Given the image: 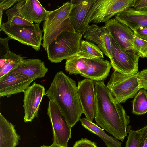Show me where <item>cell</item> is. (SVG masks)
Wrapping results in <instances>:
<instances>
[{"label":"cell","instance_id":"cell-1","mask_svg":"<svg viewBox=\"0 0 147 147\" xmlns=\"http://www.w3.org/2000/svg\"><path fill=\"white\" fill-rule=\"evenodd\" d=\"M94 86L96 124L117 139L123 141L127 136L130 117L121 104L113 96L104 81H95Z\"/></svg>","mask_w":147,"mask_h":147},{"label":"cell","instance_id":"cell-2","mask_svg":"<svg viewBox=\"0 0 147 147\" xmlns=\"http://www.w3.org/2000/svg\"><path fill=\"white\" fill-rule=\"evenodd\" d=\"M45 95L56 103L63 119L71 127L80 120L83 112L77 86L75 81L63 72L57 73Z\"/></svg>","mask_w":147,"mask_h":147},{"label":"cell","instance_id":"cell-3","mask_svg":"<svg viewBox=\"0 0 147 147\" xmlns=\"http://www.w3.org/2000/svg\"><path fill=\"white\" fill-rule=\"evenodd\" d=\"M76 6L74 0L67 1L58 9L49 11L42 27L43 48L46 51L54 39L62 32L74 30L69 18L73 9Z\"/></svg>","mask_w":147,"mask_h":147},{"label":"cell","instance_id":"cell-4","mask_svg":"<svg viewBox=\"0 0 147 147\" xmlns=\"http://www.w3.org/2000/svg\"><path fill=\"white\" fill-rule=\"evenodd\" d=\"M112 67L110 62L103 59H88L77 55L67 59L65 66L69 74H80L95 81L105 80Z\"/></svg>","mask_w":147,"mask_h":147},{"label":"cell","instance_id":"cell-5","mask_svg":"<svg viewBox=\"0 0 147 147\" xmlns=\"http://www.w3.org/2000/svg\"><path fill=\"white\" fill-rule=\"evenodd\" d=\"M82 36L74 30L62 32L48 47L46 50L48 59L52 63H59L77 55Z\"/></svg>","mask_w":147,"mask_h":147},{"label":"cell","instance_id":"cell-6","mask_svg":"<svg viewBox=\"0 0 147 147\" xmlns=\"http://www.w3.org/2000/svg\"><path fill=\"white\" fill-rule=\"evenodd\" d=\"M136 0H95L88 15L86 28L90 22H106L126 9L134 7Z\"/></svg>","mask_w":147,"mask_h":147},{"label":"cell","instance_id":"cell-7","mask_svg":"<svg viewBox=\"0 0 147 147\" xmlns=\"http://www.w3.org/2000/svg\"><path fill=\"white\" fill-rule=\"evenodd\" d=\"M140 72L126 75L114 71L106 85L111 94L119 102L123 103L133 98L138 92V77Z\"/></svg>","mask_w":147,"mask_h":147},{"label":"cell","instance_id":"cell-8","mask_svg":"<svg viewBox=\"0 0 147 147\" xmlns=\"http://www.w3.org/2000/svg\"><path fill=\"white\" fill-rule=\"evenodd\" d=\"M0 31H3L11 39L16 40L21 44L31 46L36 51L40 50L43 31L40 25L35 24L32 26H11L9 23L2 22Z\"/></svg>","mask_w":147,"mask_h":147},{"label":"cell","instance_id":"cell-9","mask_svg":"<svg viewBox=\"0 0 147 147\" xmlns=\"http://www.w3.org/2000/svg\"><path fill=\"white\" fill-rule=\"evenodd\" d=\"M47 114L52 125L53 144L60 147H67L71 138V127L63 119L58 107L53 101L49 100Z\"/></svg>","mask_w":147,"mask_h":147},{"label":"cell","instance_id":"cell-10","mask_svg":"<svg viewBox=\"0 0 147 147\" xmlns=\"http://www.w3.org/2000/svg\"><path fill=\"white\" fill-rule=\"evenodd\" d=\"M103 26L106 32L111 33L124 51L139 59L140 56L134 49V40L135 34L131 29L115 18L111 19Z\"/></svg>","mask_w":147,"mask_h":147},{"label":"cell","instance_id":"cell-11","mask_svg":"<svg viewBox=\"0 0 147 147\" xmlns=\"http://www.w3.org/2000/svg\"><path fill=\"white\" fill-rule=\"evenodd\" d=\"M110 38L112 56L110 63L114 71L126 75L137 73L139 59L124 51L116 41L110 33Z\"/></svg>","mask_w":147,"mask_h":147},{"label":"cell","instance_id":"cell-12","mask_svg":"<svg viewBox=\"0 0 147 147\" xmlns=\"http://www.w3.org/2000/svg\"><path fill=\"white\" fill-rule=\"evenodd\" d=\"M23 107L24 122H31L37 115L40 104L45 95L44 86L34 82L24 92Z\"/></svg>","mask_w":147,"mask_h":147},{"label":"cell","instance_id":"cell-13","mask_svg":"<svg viewBox=\"0 0 147 147\" xmlns=\"http://www.w3.org/2000/svg\"><path fill=\"white\" fill-rule=\"evenodd\" d=\"M77 92L83 113L87 119L93 122L96 104L94 82L88 78L79 81Z\"/></svg>","mask_w":147,"mask_h":147},{"label":"cell","instance_id":"cell-14","mask_svg":"<svg viewBox=\"0 0 147 147\" xmlns=\"http://www.w3.org/2000/svg\"><path fill=\"white\" fill-rule=\"evenodd\" d=\"M33 81L12 71L0 78V97L24 92Z\"/></svg>","mask_w":147,"mask_h":147},{"label":"cell","instance_id":"cell-15","mask_svg":"<svg viewBox=\"0 0 147 147\" xmlns=\"http://www.w3.org/2000/svg\"><path fill=\"white\" fill-rule=\"evenodd\" d=\"M76 6L71 13L69 18L75 31L82 35L86 28V19L95 0H74Z\"/></svg>","mask_w":147,"mask_h":147},{"label":"cell","instance_id":"cell-16","mask_svg":"<svg viewBox=\"0 0 147 147\" xmlns=\"http://www.w3.org/2000/svg\"><path fill=\"white\" fill-rule=\"evenodd\" d=\"M48 69L38 59H24L13 70L18 74L33 80L45 76Z\"/></svg>","mask_w":147,"mask_h":147},{"label":"cell","instance_id":"cell-17","mask_svg":"<svg viewBox=\"0 0 147 147\" xmlns=\"http://www.w3.org/2000/svg\"><path fill=\"white\" fill-rule=\"evenodd\" d=\"M115 18L134 32L140 28L147 27V10L128 8L115 16Z\"/></svg>","mask_w":147,"mask_h":147},{"label":"cell","instance_id":"cell-18","mask_svg":"<svg viewBox=\"0 0 147 147\" xmlns=\"http://www.w3.org/2000/svg\"><path fill=\"white\" fill-rule=\"evenodd\" d=\"M49 11L46 10L38 0H26L21 11L24 18L40 24L44 21Z\"/></svg>","mask_w":147,"mask_h":147},{"label":"cell","instance_id":"cell-19","mask_svg":"<svg viewBox=\"0 0 147 147\" xmlns=\"http://www.w3.org/2000/svg\"><path fill=\"white\" fill-rule=\"evenodd\" d=\"M20 139L15 126L0 113V147H16Z\"/></svg>","mask_w":147,"mask_h":147},{"label":"cell","instance_id":"cell-20","mask_svg":"<svg viewBox=\"0 0 147 147\" xmlns=\"http://www.w3.org/2000/svg\"><path fill=\"white\" fill-rule=\"evenodd\" d=\"M82 125L91 132L98 135L101 138L107 147H121L122 143L115 138L107 134L98 125L86 118L81 119Z\"/></svg>","mask_w":147,"mask_h":147},{"label":"cell","instance_id":"cell-21","mask_svg":"<svg viewBox=\"0 0 147 147\" xmlns=\"http://www.w3.org/2000/svg\"><path fill=\"white\" fill-rule=\"evenodd\" d=\"M26 1V0H19L13 7L5 12L8 18L7 22L11 26H26L33 25V22L24 18L21 15V10Z\"/></svg>","mask_w":147,"mask_h":147},{"label":"cell","instance_id":"cell-22","mask_svg":"<svg viewBox=\"0 0 147 147\" xmlns=\"http://www.w3.org/2000/svg\"><path fill=\"white\" fill-rule=\"evenodd\" d=\"M24 58L21 55L16 54L10 50L0 57V78L14 69Z\"/></svg>","mask_w":147,"mask_h":147},{"label":"cell","instance_id":"cell-23","mask_svg":"<svg viewBox=\"0 0 147 147\" xmlns=\"http://www.w3.org/2000/svg\"><path fill=\"white\" fill-rule=\"evenodd\" d=\"M103 54L98 46L95 44L87 40H82L77 56L88 59H103Z\"/></svg>","mask_w":147,"mask_h":147},{"label":"cell","instance_id":"cell-24","mask_svg":"<svg viewBox=\"0 0 147 147\" xmlns=\"http://www.w3.org/2000/svg\"><path fill=\"white\" fill-rule=\"evenodd\" d=\"M132 101V113L136 115L147 113V91L141 89L134 96Z\"/></svg>","mask_w":147,"mask_h":147},{"label":"cell","instance_id":"cell-25","mask_svg":"<svg viewBox=\"0 0 147 147\" xmlns=\"http://www.w3.org/2000/svg\"><path fill=\"white\" fill-rule=\"evenodd\" d=\"M105 32L103 26L99 27L96 24L89 25L83 35V38L98 45L101 36Z\"/></svg>","mask_w":147,"mask_h":147},{"label":"cell","instance_id":"cell-26","mask_svg":"<svg viewBox=\"0 0 147 147\" xmlns=\"http://www.w3.org/2000/svg\"><path fill=\"white\" fill-rule=\"evenodd\" d=\"M98 46L103 53L111 60L112 56L109 32H106L101 36Z\"/></svg>","mask_w":147,"mask_h":147},{"label":"cell","instance_id":"cell-27","mask_svg":"<svg viewBox=\"0 0 147 147\" xmlns=\"http://www.w3.org/2000/svg\"><path fill=\"white\" fill-rule=\"evenodd\" d=\"M134 49L140 57L147 58V41L140 38L135 35L134 40Z\"/></svg>","mask_w":147,"mask_h":147},{"label":"cell","instance_id":"cell-28","mask_svg":"<svg viewBox=\"0 0 147 147\" xmlns=\"http://www.w3.org/2000/svg\"><path fill=\"white\" fill-rule=\"evenodd\" d=\"M140 136L139 129L136 131L130 130L125 147H138Z\"/></svg>","mask_w":147,"mask_h":147},{"label":"cell","instance_id":"cell-29","mask_svg":"<svg viewBox=\"0 0 147 147\" xmlns=\"http://www.w3.org/2000/svg\"><path fill=\"white\" fill-rule=\"evenodd\" d=\"M138 88L147 90V69H144L140 72L138 77Z\"/></svg>","mask_w":147,"mask_h":147},{"label":"cell","instance_id":"cell-30","mask_svg":"<svg viewBox=\"0 0 147 147\" xmlns=\"http://www.w3.org/2000/svg\"><path fill=\"white\" fill-rule=\"evenodd\" d=\"M19 0H0V24L2 22V18L4 11L16 4L18 1Z\"/></svg>","mask_w":147,"mask_h":147},{"label":"cell","instance_id":"cell-31","mask_svg":"<svg viewBox=\"0 0 147 147\" xmlns=\"http://www.w3.org/2000/svg\"><path fill=\"white\" fill-rule=\"evenodd\" d=\"M73 147H98L96 143L87 138H81L76 141L74 144Z\"/></svg>","mask_w":147,"mask_h":147},{"label":"cell","instance_id":"cell-32","mask_svg":"<svg viewBox=\"0 0 147 147\" xmlns=\"http://www.w3.org/2000/svg\"><path fill=\"white\" fill-rule=\"evenodd\" d=\"M11 39L8 37L0 38V57L7 54L10 51L8 45V41Z\"/></svg>","mask_w":147,"mask_h":147},{"label":"cell","instance_id":"cell-33","mask_svg":"<svg viewBox=\"0 0 147 147\" xmlns=\"http://www.w3.org/2000/svg\"><path fill=\"white\" fill-rule=\"evenodd\" d=\"M139 130L141 136L138 147H147V125Z\"/></svg>","mask_w":147,"mask_h":147},{"label":"cell","instance_id":"cell-34","mask_svg":"<svg viewBox=\"0 0 147 147\" xmlns=\"http://www.w3.org/2000/svg\"><path fill=\"white\" fill-rule=\"evenodd\" d=\"M133 7L137 10H147V0H136Z\"/></svg>","mask_w":147,"mask_h":147},{"label":"cell","instance_id":"cell-35","mask_svg":"<svg viewBox=\"0 0 147 147\" xmlns=\"http://www.w3.org/2000/svg\"><path fill=\"white\" fill-rule=\"evenodd\" d=\"M134 32L136 36L147 41V27L140 28Z\"/></svg>","mask_w":147,"mask_h":147},{"label":"cell","instance_id":"cell-36","mask_svg":"<svg viewBox=\"0 0 147 147\" xmlns=\"http://www.w3.org/2000/svg\"><path fill=\"white\" fill-rule=\"evenodd\" d=\"M40 147H59L55 144H54L53 143L52 145H51L49 146H46L45 145H43L41 146Z\"/></svg>","mask_w":147,"mask_h":147},{"label":"cell","instance_id":"cell-37","mask_svg":"<svg viewBox=\"0 0 147 147\" xmlns=\"http://www.w3.org/2000/svg\"></svg>","mask_w":147,"mask_h":147},{"label":"cell","instance_id":"cell-38","mask_svg":"<svg viewBox=\"0 0 147 147\" xmlns=\"http://www.w3.org/2000/svg\"></svg>","mask_w":147,"mask_h":147}]
</instances>
